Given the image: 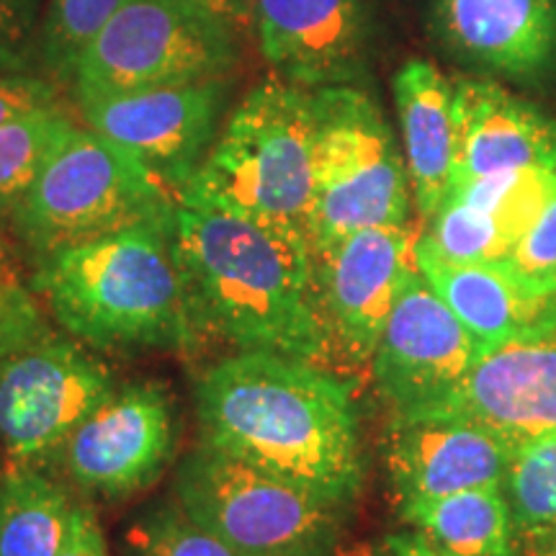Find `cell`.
<instances>
[{
  "mask_svg": "<svg viewBox=\"0 0 556 556\" xmlns=\"http://www.w3.org/2000/svg\"><path fill=\"white\" fill-rule=\"evenodd\" d=\"M500 266L533 294L556 296V193Z\"/></svg>",
  "mask_w": 556,
  "mask_h": 556,
  "instance_id": "83f0119b",
  "label": "cell"
},
{
  "mask_svg": "<svg viewBox=\"0 0 556 556\" xmlns=\"http://www.w3.org/2000/svg\"><path fill=\"white\" fill-rule=\"evenodd\" d=\"M238 31L191 0H124L75 62L78 99L225 78Z\"/></svg>",
  "mask_w": 556,
  "mask_h": 556,
  "instance_id": "ba28073f",
  "label": "cell"
},
{
  "mask_svg": "<svg viewBox=\"0 0 556 556\" xmlns=\"http://www.w3.org/2000/svg\"><path fill=\"white\" fill-rule=\"evenodd\" d=\"M482 351V343L415 270L400 291L371 361V379L389 417L417 413L446 397Z\"/></svg>",
  "mask_w": 556,
  "mask_h": 556,
  "instance_id": "4fadbf2b",
  "label": "cell"
},
{
  "mask_svg": "<svg viewBox=\"0 0 556 556\" xmlns=\"http://www.w3.org/2000/svg\"><path fill=\"white\" fill-rule=\"evenodd\" d=\"M47 0H0V73L29 70Z\"/></svg>",
  "mask_w": 556,
  "mask_h": 556,
  "instance_id": "f546056e",
  "label": "cell"
},
{
  "mask_svg": "<svg viewBox=\"0 0 556 556\" xmlns=\"http://www.w3.org/2000/svg\"><path fill=\"white\" fill-rule=\"evenodd\" d=\"M122 3L124 0H47L37 37L41 67L60 83H70L83 50Z\"/></svg>",
  "mask_w": 556,
  "mask_h": 556,
  "instance_id": "484cf974",
  "label": "cell"
},
{
  "mask_svg": "<svg viewBox=\"0 0 556 556\" xmlns=\"http://www.w3.org/2000/svg\"><path fill=\"white\" fill-rule=\"evenodd\" d=\"M554 193L556 170L523 168L462 180V184L451 186L448 197L467 201V204L490 214L513 250V245L539 219V214L544 212Z\"/></svg>",
  "mask_w": 556,
  "mask_h": 556,
  "instance_id": "cb8c5ba5",
  "label": "cell"
},
{
  "mask_svg": "<svg viewBox=\"0 0 556 556\" xmlns=\"http://www.w3.org/2000/svg\"><path fill=\"white\" fill-rule=\"evenodd\" d=\"M31 289L67 336L99 351H191L201 338L176 222L41 255Z\"/></svg>",
  "mask_w": 556,
  "mask_h": 556,
  "instance_id": "3957f363",
  "label": "cell"
},
{
  "mask_svg": "<svg viewBox=\"0 0 556 556\" xmlns=\"http://www.w3.org/2000/svg\"><path fill=\"white\" fill-rule=\"evenodd\" d=\"M516 556H556V533H541V536H520Z\"/></svg>",
  "mask_w": 556,
  "mask_h": 556,
  "instance_id": "e575fe53",
  "label": "cell"
},
{
  "mask_svg": "<svg viewBox=\"0 0 556 556\" xmlns=\"http://www.w3.org/2000/svg\"><path fill=\"white\" fill-rule=\"evenodd\" d=\"M114 371L75 338L52 336L0 361L3 464L41 467L116 392Z\"/></svg>",
  "mask_w": 556,
  "mask_h": 556,
  "instance_id": "30bf717a",
  "label": "cell"
},
{
  "mask_svg": "<svg viewBox=\"0 0 556 556\" xmlns=\"http://www.w3.org/2000/svg\"><path fill=\"white\" fill-rule=\"evenodd\" d=\"M0 454H3V451H0Z\"/></svg>",
  "mask_w": 556,
  "mask_h": 556,
  "instance_id": "74e56055",
  "label": "cell"
},
{
  "mask_svg": "<svg viewBox=\"0 0 556 556\" xmlns=\"http://www.w3.org/2000/svg\"><path fill=\"white\" fill-rule=\"evenodd\" d=\"M67 486L31 464L0 469V556H58L73 523Z\"/></svg>",
  "mask_w": 556,
  "mask_h": 556,
  "instance_id": "7402d4cb",
  "label": "cell"
},
{
  "mask_svg": "<svg viewBox=\"0 0 556 556\" xmlns=\"http://www.w3.org/2000/svg\"><path fill=\"white\" fill-rule=\"evenodd\" d=\"M503 492L518 539L556 533V435L510 446Z\"/></svg>",
  "mask_w": 556,
  "mask_h": 556,
  "instance_id": "d4e9b609",
  "label": "cell"
},
{
  "mask_svg": "<svg viewBox=\"0 0 556 556\" xmlns=\"http://www.w3.org/2000/svg\"><path fill=\"white\" fill-rule=\"evenodd\" d=\"M201 441L343 510L364 482L351 387L328 368L240 351L193 389Z\"/></svg>",
  "mask_w": 556,
  "mask_h": 556,
  "instance_id": "6da1fadb",
  "label": "cell"
},
{
  "mask_svg": "<svg viewBox=\"0 0 556 556\" xmlns=\"http://www.w3.org/2000/svg\"><path fill=\"white\" fill-rule=\"evenodd\" d=\"M60 106V88L54 78L31 73V70H9L0 73V127L29 116L34 111Z\"/></svg>",
  "mask_w": 556,
  "mask_h": 556,
  "instance_id": "4dcf8cb0",
  "label": "cell"
},
{
  "mask_svg": "<svg viewBox=\"0 0 556 556\" xmlns=\"http://www.w3.org/2000/svg\"><path fill=\"white\" fill-rule=\"evenodd\" d=\"M176 505L242 556H336L340 507L201 441L178 464Z\"/></svg>",
  "mask_w": 556,
  "mask_h": 556,
  "instance_id": "52a82bcc",
  "label": "cell"
},
{
  "mask_svg": "<svg viewBox=\"0 0 556 556\" xmlns=\"http://www.w3.org/2000/svg\"><path fill=\"white\" fill-rule=\"evenodd\" d=\"M58 556H109L106 536H103V528L93 507L75 503L73 523H70V533Z\"/></svg>",
  "mask_w": 556,
  "mask_h": 556,
  "instance_id": "1f68e13d",
  "label": "cell"
},
{
  "mask_svg": "<svg viewBox=\"0 0 556 556\" xmlns=\"http://www.w3.org/2000/svg\"><path fill=\"white\" fill-rule=\"evenodd\" d=\"M176 250L201 336L323 366L307 235L178 201Z\"/></svg>",
  "mask_w": 556,
  "mask_h": 556,
  "instance_id": "7a4b0ae2",
  "label": "cell"
},
{
  "mask_svg": "<svg viewBox=\"0 0 556 556\" xmlns=\"http://www.w3.org/2000/svg\"><path fill=\"white\" fill-rule=\"evenodd\" d=\"M315 189L312 250L368 227L409 225L413 186L379 103L356 86L312 90Z\"/></svg>",
  "mask_w": 556,
  "mask_h": 556,
  "instance_id": "8992f818",
  "label": "cell"
},
{
  "mask_svg": "<svg viewBox=\"0 0 556 556\" xmlns=\"http://www.w3.org/2000/svg\"><path fill=\"white\" fill-rule=\"evenodd\" d=\"M510 443L451 417H392L387 469L397 507L503 486Z\"/></svg>",
  "mask_w": 556,
  "mask_h": 556,
  "instance_id": "e0dca14e",
  "label": "cell"
},
{
  "mask_svg": "<svg viewBox=\"0 0 556 556\" xmlns=\"http://www.w3.org/2000/svg\"><path fill=\"white\" fill-rule=\"evenodd\" d=\"M45 304L18 274H0V361L52 336Z\"/></svg>",
  "mask_w": 556,
  "mask_h": 556,
  "instance_id": "f1b7e54d",
  "label": "cell"
},
{
  "mask_svg": "<svg viewBox=\"0 0 556 556\" xmlns=\"http://www.w3.org/2000/svg\"><path fill=\"white\" fill-rule=\"evenodd\" d=\"M397 417H451L510 446L556 435V323L484 348L446 397Z\"/></svg>",
  "mask_w": 556,
  "mask_h": 556,
  "instance_id": "5bb4252c",
  "label": "cell"
},
{
  "mask_svg": "<svg viewBox=\"0 0 556 556\" xmlns=\"http://www.w3.org/2000/svg\"><path fill=\"white\" fill-rule=\"evenodd\" d=\"M400 518L448 556H516L518 533L503 486L400 507Z\"/></svg>",
  "mask_w": 556,
  "mask_h": 556,
  "instance_id": "44dd1931",
  "label": "cell"
},
{
  "mask_svg": "<svg viewBox=\"0 0 556 556\" xmlns=\"http://www.w3.org/2000/svg\"><path fill=\"white\" fill-rule=\"evenodd\" d=\"M193 5L214 13L219 21H225L229 29L240 34L253 24V0H191Z\"/></svg>",
  "mask_w": 556,
  "mask_h": 556,
  "instance_id": "d6a6232c",
  "label": "cell"
},
{
  "mask_svg": "<svg viewBox=\"0 0 556 556\" xmlns=\"http://www.w3.org/2000/svg\"><path fill=\"white\" fill-rule=\"evenodd\" d=\"M441 50L475 73L539 83L556 70V0H426Z\"/></svg>",
  "mask_w": 556,
  "mask_h": 556,
  "instance_id": "2e32d148",
  "label": "cell"
},
{
  "mask_svg": "<svg viewBox=\"0 0 556 556\" xmlns=\"http://www.w3.org/2000/svg\"><path fill=\"white\" fill-rule=\"evenodd\" d=\"M417 270L475 336L492 348L556 323V296H539L500 263H448L417 238Z\"/></svg>",
  "mask_w": 556,
  "mask_h": 556,
  "instance_id": "d6986e66",
  "label": "cell"
},
{
  "mask_svg": "<svg viewBox=\"0 0 556 556\" xmlns=\"http://www.w3.org/2000/svg\"><path fill=\"white\" fill-rule=\"evenodd\" d=\"M176 407L163 384L116 389L93 409L60 454L75 486L88 495L124 500L163 477L176 454Z\"/></svg>",
  "mask_w": 556,
  "mask_h": 556,
  "instance_id": "8fae6325",
  "label": "cell"
},
{
  "mask_svg": "<svg viewBox=\"0 0 556 556\" xmlns=\"http://www.w3.org/2000/svg\"><path fill=\"white\" fill-rule=\"evenodd\" d=\"M315 127L309 88L263 80L229 114L178 201L291 227L309 238Z\"/></svg>",
  "mask_w": 556,
  "mask_h": 556,
  "instance_id": "277c9868",
  "label": "cell"
},
{
  "mask_svg": "<svg viewBox=\"0 0 556 556\" xmlns=\"http://www.w3.org/2000/svg\"><path fill=\"white\" fill-rule=\"evenodd\" d=\"M178 197L142 160L93 129L75 127L13 214L37 258L142 225L176 222Z\"/></svg>",
  "mask_w": 556,
  "mask_h": 556,
  "instance_id": "5b68a950",
  "label": "cell"
},
{
  "mask_svg": "<svg viewBox=\"0 0 556 556\" xmlns=\"http://www.w3.org/2000/svg\"><path fill=\"white\" fill-rule=\"evenodd\" d=\"M73 129L62 106L34 111L0 127V222L11 225L47 160Z\"/></svg>",
  "mask_w": 556,
  "mask_h": 556,
  "instance_id": "603a6c76",
  "label": "cell"
},
{
  "mask_svg": "<svg viewBox=\"0 0 556 556\" xmlns=\"http://www.w3.org/2000/svg\"><path fill=\"white\" fill-rule=\"evenodd\" d=\"M422 227H368L312 250L315 307L323 330V368L371 374L381 332L402 287L417 270Z\"/></svg>",
  "mask_w": 556,
  "mask_h": 556,
  "instance_id": "9c48e42d",
  "label": "cell"
},
{
  "mask_svg": "<svg viewBox=\"0 0 556 556\" xmlns=\"http://www.w3.org/2000/svg\"><path fill=\"white\" fill-rule=\"evenodd\" d=\"M392 88L413 201L420 219L430 222L454 180V83L433 62L415 58L397 70Z\"/></svg>",
  "mask_w": 556,
  "mask_h": 556,
  "instance_id": "ffe728a7",
  "label": "cell"
},
{
  "mask_svg": "<svg viewBox=\"0 0 556 556\" xmlns=\"http://www.w3.org/2000/svg\"><path fill=\"white\" fill-rule=\"evenodd\" d=\"M268 65L294 86H356L379 39L377 0H253Z\"/></svg>",
  "mask_w": 556,
  "mask_h": 556,
  "instance_id": "9a60e30c",
  "label": "cell"
},
{
  "mask_svg": "<svg viewBox=\"0 0 556 556\" xmlns=\"http://www.w3.org/2000/svg\"><path fill=\"white\" fill-rule=\"evenodd\" d=\"M0 274H16V266H13V255L9 242L0 235Z\"/></svg>",
  "mask_w": 556,
  "mask_h": 556,
  "instance_id": "8d00e7d4",
  "label": "cell"
},
{
  "mask_svg": "<svg viewBox=\"0 0 556 556\" xmlns=\"http://www.w3.org/2000/svg\"><path fill=\"white\" fill-rule=\"evenodd\" d=\"M225 78L78 99L88 129L122 144L176 193L193 178L217 139Z\"/></svg>",
  "mask_w": 556,
  "mask_h": 556,
  "instance_id": "7c38bea8",
  "label": "cell"
},
{
  "mask_svg": "<svg viewBox=\"0 0 556 556\" xmlns=\"http://www.w3.org/2000/svg\"><path fill=\"white\" fill-rule=\"evenodd\" d=\"M131 556H242L227 541L214 536L178 505H165L144 513L127 531Z\"/></svg>",
  "mask_w": 556,
  "mask_h": 556,
  "instance_id": "4316f807",
  "label": "cell"
},
{
  "mask_svg": "<svg viewBox=\"0 0 556 556\" xmlns=\"http://www.w3.org/2000/svg\"><path fill=\"white\" fill-rule=\"evenodd\" d=\"M336 556H392L384 544H371V541H351V544H343L340 541L336 548Z\"/></svg>",
  "mask_w": 556,
  "mask_h": 556,
  "instance_id": "d590c367",
  "label": "cell"
},
{
  "mask_svg": "<svg viewBox=\"0 0 556 556\" xmlns=\"http://www.w3.org/2000/svg\"><path fill=\"white\" fill-rule=\"evenodd\" d=\"M456 165L451 186L503 170H556V119L497 80L454 83Z\"/></svg>",
  "mask_w": 556,
  "mask_h": 556,
  "instance_id": "ac0fdd59",
  "label": "cell"
},
{
  "mask_svg": "<svg viewBox=\"0 0 556 556\" xmlns=\"http://www.w3.org/2000/svg\"><path fill=\"white\" fill-rule=\"evenodd\" d=\"M384 546L392 556H448L446 552L430 544V541L417 531H402L392 533L384 539Z\"/></svg>",
  "mask_w": 556,
  "mask_h": 556,
  "instance_id": "836d02e7",
  "label": "cell"
}]
</instances>
